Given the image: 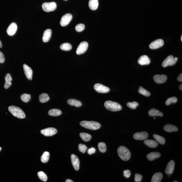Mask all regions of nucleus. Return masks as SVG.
I'll return each mask as SVG.
<instances>
[{"mask_svg": "<svg viewBox=\"0 0 182 182\" xmlns=\"http://www.w3.org/2000/svg\"><path fill=\"white\" fill-rule=\"evenodd\" d=\"M150 60L147 55H143L141 56L138 60V63L141 65H148L150 64Z\"/></svg>", "mask_w": 182, "mask_h": 182, "instance_id": "a211bd4d", "label": "nucleus"}, {"mask_svg": "<svg viewBox=\"0 0 182 182\" xmlns=\"http://www.w3.org/2000/svg\"><path fill=\"white\" fill-rule=\"evenodd\" d=\"M164 130L165 131L171 133L177 131L178 130V128L175 125L171 124H167L164 126Z\"/></svg>", "mask_w": 182, "mask_h": 182, "instance_id": "412c9836", "label": "nucleus"}, {"mask_svg": "<svg viewBox=\"0 0 182 182\" xmlns=\"http://www.w3.org/2000/svg\"><path fill=\"white\" fill-rule=\"evenodd\" d=\"M2 148H1V147H0V151H1V150H2Z\"/></svg>", "mask_w": 182, "mask_h": 182, "instance_id": "3c124183", "label": "nucleus"}, {"mask_svg": "<svg viewBox=\"0 0 182 182\" xmlns=\"http://www.w3.org/2000/svg\"><path fill=\"white\" fill-rule=\"evenodd\" d=\"M71 159L72 165L74 169L76 171H78L80 168V161L77 156L74 154L71 156Z\"/></svg>", "mask_w": 182, "mask_h": 182, "instance_id": "2eb2a0df", "label": "nucleus"}, {"mask_svg": "<svg viewBox=\"0 0 182 182\" xmlns=\"http://www.w3.org/2000/svg\"><path fill=\"white\" fill-rule=\"evenodd\" d=\"M42 7L44 11L49 12L55 10L57 7V5L54 2L45 3L42 4Z\"/></svg>", "mask_w": 182, "mask_h": 182, "instance_id": "423d86ee", "label": "nucleus"}, {"mask_svg": "<svg viewBox=\"0 0 182 182\" xmlns=\"http://www.w3.org/2000/svg\"><path fill=\"white\" fill-rule=\"evenodd\" d=\"M88 46V44L87 42H81L76 50V54L79 55L84 54L87 51Z\"/></svg>", "mask_w": 182, "mask_h": 182, "instance_id": "0eeeda50", "label": "nucleus"}, {"mask_svg": "<svg viewBox=\"0 0 182 182\" xmlns=\"http://www.w3.org/2000/svg\"><path fill=\"white\" fill-rule=\"evenodd\" d=\"M144 144L150 148H155L158 146V143L156 141L151 140H147L144 141Z\"/></svg>", "mask_w": 182, "mask_h": 182, "instance_id": "b1692460", "label": "nucleus"}, {"mask_svg": "<svg viewBox=\"0 0 182 182\" xmlns=\"http://www.w3.org/2000/svg\"><path fill=\"white\" fill-rule=\"evenodd\" d=\"M148 114L151 116H163V113L155 109V108L152 109L148 112Z\"/></svg>", "mask_w": 182, "mask_h": 182, "instance_id": "a878e982", "label": "nucleus"}, {"mask_svg": "<svg viewBox=\"0 0 182 182\" xmlns=\"http://www.w3.org/2000/svg\"><path fill=\"white\" fill-rule=\"evenodd\" d=\"M3 45H2V42H1V41L0 40V48H2Z\"/></svg>", "mask_w": 182, "mask_h": 182, "instance_id": "8fccbe9b", "label": "nucleus"}, {"mask_svg": "<svg viewBox=\"0 0 182 182\" xmlns=\"http://www.w3.org/2000/svg\"><path fill=\"white\" fill-rule=\"evenodd\" d=\"M5 83L4 85V88L5 89L9 88L12 85L11 81L12 78L11 74L9 73L6 74L5 77Z\"/></svg>", "mask_w": 182, "mask_h": 182, "instance_id": "aec40b11", "label": "nucleus"}, {"mask_svg": "<svg viewBox=\"0 0 182 182\" xmlns=\"http://www.w3.org/2000/svg\"><path fill=\"white\" fill-rule=\"evenodd\" d=\"M67 103L70 105L79 107L82 106V104L80 101L74 99H71L67 101Z\"/></svg>", "mask_w": 182, "mask_h": 182, "instance_id": "bb28decb", "label": "nucleus"}, {"mask_svg": "<svg viewBox=\"0 0 182 182\" xmlns=\"http://www.w3.org/2000/svg\"><path fill=\"white\" fill-rule=\"evenodd\" d=\"M94 88L96 92L100 93L105 94L108 93L110 90L109 88L100 84H95L94 85Z\"/></svg>", "mask_w": 182, "mask_h": 182, "instance_id": "1a4fd4ad", "label": "nucleus"}, {"mask_svg": "<svg viewBox=\"0 0 182 182\" xmlns=\"http://www.w3.org/2000/svg\"><path fill=\"white\" fill-rule=\"evenodd\" d=\"M161 156L160 153L159 152H152L147 155V157L149 160L153 161L156 158H159Z\"/></svg>", "mask_w": 182, "mask_h": 182, "instance_id": "4be33fe9", "label": "nucleus"}, {"mask_svg": "<svg viewBox=\"0 0 182 182\" xmlns=\"http://www.w3.org/2000/svg\"><path fill=\"white\" fill-rule=\"evenodd\" d=\"M50 154L48 152H44L41 157V161L43 163H46L49 159Z\"/></svg>", "mask_w": 182, "mask_h": 182, "instance_id": "7c9ffc66", "label": "nucleus"}, {"mask_svg": "<svg viewBox=\"0 0 182 182\" xmlns=\"http://www.w3.org/2000/svg\"><path fill=\"white\" fill-rule=\"evenodd\" d=\"M118 154L120 158L123 161H127L130 158L131 153L129 150L124 146H120L117 149Z\"/></svg>", "mask_w": 182, "mask_h": 182, "instance_id": "f257e3e1", "label": "nucleus"}, {"mask_svg": "<svg viewBox=\"0 0 182 182\" xmlns=\"http://www.w3.org/2000/svg\"><path fill=\"white\" fill-rule=\"evenodd\" d=\"M85 28V25L84 24L80 23V24H78L76 25V27H75V29H76L77 32H80L84 31Z\"/></svg>", "mask_w": 182, "mask_h": 182, "instance_id": "ea45409f", "label": "nucleus"}, {"mask_svg": "<svg viewBox=\"0 0 182 182\" xmlns=\"http://www.w3.org/2000/svg\"><path fill=\"white\" fill-rule=\"evenodd\" d=\"M181 41H182V35L181 36Z\"/></svg>", "mask_w": 182, "mask_h": 182, "instance_id": "603ef678", "label": "nucleus"}, {"mask_svg": "<svg viewBox=\"0 0 182 182\" xmlns=\"http://www.w3.org/2000/svg\"><path fill=\"white\" fill-rule=\"evenodd\" d=\"M138 92L140 94H142L144 96H147V97H148L150 95V93L142 86L140 87Z\"/></svg>", "mask_w": 182, "mask_h": 182, "instance_id": "473e14b6", "label": "nucleus"}, {"mask_svg": "<svg viewBox=\"0 0 182 182\" xmlns=\"http://www.w3.org/2000/svg\"><path fill=\"white\" fill-rule=\"evenodd\" d=\"M80 124L81 126L84 128L93 130H98L101 127V124L98 122L95 121H82L80 123Z\"/></svg>", "mask_w": 182, "mask_h": 182, "instance_id": "f03ea898", "label": "nucleus"}, {"mask_svg": "<svg viewBox=\"0 0 182 182\" xmlns=\"http://www.w3.org/2000/svg\"><path fill=\"white\" fill-rule=\"evenodd\" d=\"M164 41L162 39H159L152 42L149 45L150 48L152 49H157L163 46Z\"/></svg>", "mask_w": 182, "mask_h": 182, "instance_id": "f8f14e48", "label": "nucleus"}, {"mask_svg": "<svg viewBox=\"0 0 182 182\" xmlns=\"http://www.w3.org/2000/svg\"><path fill=\"white\" fill-rule=\"evenodd\" d=\"M87 146L84 144H80L79 145L78 149L80 152L81 153H85L87 149Z\"/></svg>", "mask_w": 182, "mask_h": 182, "instance_id": "a19ab883", "label": "nucleus"}, {"mask_svg": "<svg viewBox=\"0 0 182 182\" xmlns=\"http://www.w3.org/2000/svg\"><path fill=\"white\" fill-rule=\"evenodd\" d=\"M153 137L156 140V141L160 144H164L165 143V140L164 138L156 134L153 135Z\"/></svg>", "mask_w": 182, "mask_h": 182, "instance_id": "72a5a7b5", "label": "nucleus"}, {"mask_svg": "<svg viewBox=\"0 0 182 182\" xmlns=\"http://www.w3.org/2000/svg\"><path fill=\"white\" fill-rule=\"evenodd\" d=\"M73 18V16L72 14L67 13L65 14L63 16L61 19L60 24L62 26H67L70 23Z\"/></svg>", "mask_w": 182, "mask_h": 182, "instance_id": "6e6552de", "label": "nucleus"}, {"mask_svg": "<svg viewBox=\"0 0 182 182\" xmlns=\"http://www.w3.org/2000/svg\"><path fill=\"white\" fill-rule=\"evenodd\" d=\"M52 35V30L48 29L44 31L43 34V42L46 43L49 41Z\"/></svg>", "mask_w": 182, "mask_h": 182, "instance_id": "6ab92c4d", "label": "nucleus"}, {"mask_svg": "<svg viewBox=\"0 0 182 182\" xmlns=\"http://www.w3.org/2000/svg\"><path fill=\"white\" fill-rule=\"evenodd\" d=\"M5 59L4 54L0 51V63H3L5 62Z\"/></svg>", "mask_w": 182, "mask_h": 182, "instance_id": "c03bdc74", "label": "nucleus"}, {"mask_svg": "<svg viewBox=\"0 0 182 182\" xmlns=\"http://www.w3.org/2000/svg\"><path fill=\"white\" fill-rule=\"evenodd\" d=\"M138 103L136 102H128L127 103V106L131 109H135L136 107L138 106Z\"/></svg>", "mask_w": 182, "mask_h": 182, "instance_id": "58836bf2", "label": "nucleus"}, {"mask_svg": "<svg viewBox=\"0 0 182 182\" xmlns=\"http://www.w3.org/2000/svg\"><path fill=\"white\" fill-rule=\"evenodd\" d=\"M21 99L22 101L25 103L28 102L31 99V95L29 94H24L21 96Z\"/></svg>", "mask_w": 182, "mask_h": 182, "instance_id": "c9c22d12", "label": "nucleus"}, {"mask_svg": "<svg viewBox=\"0 0 182 182\" xmlns=\"http://www.w3.org/2000/svg\"><path fill=\"white\" fill-rule=\"evenodd\" d=\"M154 119H156V118L155 117H154Z\"/></svg>", "mask_w": 182, "mask_h": 182, "instance_id": "864d4df0", "label": "nucleus"}, {"mask_svg": "<svg viewBox=\"0 0 182 182\" xmlns=\"http://www.w3.org/2000/svg\"><path fill=\"white\" fill-rule=\"evenodd\" d=\"M39 99L41 103H45L49 100L50 97L47 94L42 93L39 96Z\"/></svg>", "mask_w": 182, "mask_h": 182, "instance_id": "cd10ccee", "label": "nucleus"}, {"mask_svg": "<svg viewBox=\"0 0 182 182\" xmlns=\"http://www.w3.org/2000/svg\"><path fill=\"white\" fill-rule=\"evenodd\" d=\"M65 1H67V0H65Z\"/></svg>", "mask_w": 182, "mask_h": 182, "instance_id": "6e6d98bb", "label": "nucleus"}, {"mask_svg": "<svg viewBox=\"0 0 182 182\" xmlns=\"http://www.w3.org/2000/svg\"><path fill=\"white\" fill-rule=\"evenodd\" d=\"M178 182V181H174V182Z\"/></svg>", "mask_w": 182, "mask_h": 182, "instance_id": "5fc2aeb1", "label": "nucleus"}, {"mask_svg": "<svg viewBox=\"0 0 182 182\" xmlns=\"http://www.w3.org/2000/svg\"><path fill=\"white\" fill-rule=\"evenodd\" d=\"M177 80L179 82H182V74H180L179 76L177 78Z\"/></svg>", "mask_w": 182, "mask_h": 182, "instance_id": "49530a36", "label": "nucleus"}, {"mask_svg": "<svg viewBox=\"0 0 182 182\" xmlns=\"http://www.w3.org/2000/svg\"><path fill=\"white\" fill-rule=\"evenodd\" d=\"M178 60V58L174 57L173 55H169L163 61L162 65L164 67H167L169 66H173L175 65Z\"/></svg>", "mask_w": 182, "mask_h": 182, "instance_id": "39448f33", "label": "nucleus"}, {"mask_svg": "<svg viewBox=\"0 0 182 182\" xmlns=\"http://www.w3.org/2000/svg\"><path fill=\"white\" fill-rule=\"evenodd\" d=\"M178 101L177 98L176 97H172L168 98L166 100L165 104L167 106L170 105L172 103H175Z\"/></svg>", "mask_w": 182, "mask_h": 182, "instance_id": "4c0bfd02", "label": "nucleus"}, {"mask_svg": "<svg viewBox=\"0 0 182 182\" xmlns=\"http://www.w3.org/2000/svg\"><path fill=\"white\" fill-rule=\"evenodd\" d=\"M39 178L43 181H46L47 180L48 177L46 174L43 171H40L37 173Z\"/></svg>", "mask_w": 182, "mask_h": 182, "instance_id": "f704fd0d", "label": "nucleus"}, {"mask_svg": "<svg viewBox=\"0 0 182 182\" xmlns=\"http://www.w3.org/2000/svg\"><path fill=\"white\" fill-rule=\"evenodd\" d=\"M104 106L107 109L111 111H118L122 109V106L120 104L111 101H107L105 102Z\"/></svg>", "mask_w": 182, "mask_h": 182, "instance_id": "20e7f679", "label": "nucleus"}, {"mask_svg": "<svg viewBox=\"0 0 182 182\" xmlns=\"http://www.w3.org/2000/svg\"><path fill=\"white\" fill-rule=\"evenodd\" d=\"M9 111L12 115L19 119H23L26 117L25 113L20 108L14 106L9 107Z\"/></svg>", "mask_w": 182, "mask_h": 182, "instance_id": "7ed1b4c3", "label": "nucleus"}, {"mask_svg": "<svg viewBox=\"0 0 182 182\" xmlns=\"http://www.w3.org/2000/svg\"><path fill=\"white\" fill-rule=\"evenodd\" d=\"M72 45L70 43H63L60 46L61 49L65 51L70 50L72 49Z\"/></svg>", "mask_w": 182, "mask_h": 182, "instance_id": "2f4dec72", "label": "nucleus"}, {"mask_svg": "<svg viewBox=\"0 0 182 182\" xmlns=\"http://www.w3.org/2000/svg\"><path fill=\"white\" fill-rule=\"evenodd\" d=\"M143 176L139 174H136L135 175V181L136 182H140L141 181Z\"/></svg>", "mask_w": 182, "mask_h": 182, "instance_id": "79ce46f5", "label": "nucleus"}, {"mask_svg": "<svg viewBox=\"0 0 182 182\" xmlns=\"http://www.w3.org/2000/svg\"><path fill=\"white\" fill-rule=\"evenodd\" d=\"M66 182H73V181L71 180L70 179H67L66 180V181H65Z\"/></svg>", "mask_w": 182, "mask_h": 182, "instance_id": "de8ad7c7", "label": "nucleus"}, {"mask_svg": "<svg viewBox=\"0 0 182 182\" xmlns=\"http://www.w3.org/2000/svg\"><path fill=\"white\" fill-rule=\"evenodd\" d=\"M80 136L82 140L85 142H88L92 139L91 135L87 133H81L80 134Z\"/></svg>", "mask_w": 182, "mask_h": 182, "instance_id": "c756f323", "label": "nucleus"}, {"mask_svg": "<svg viewBox=\"0 0 182 182\" xmlns=\"http://www.w3.org/2000/svg\"><path fill=\"white\" fill-rule=\"evenodd\" d=\"M98 148L100 151L102 153H105L107 150L106 145L105 143L100 142L98 145Z\"/></svg>", "mask_w": 182, "mask_h": 182, "instance_id": "e433bc0d", "label": "nucleus"}, {"mask_svg": "<svg viewBox=\"0 0 182 182\" xmlns=\"http://www.w3.org/2000/svg\"><path fill=\"white\" fill-rule=\"evenodd\" d=\"M163 175L161 173L158 172L154 174L152 177L151 182H160L162 179Z\"/></svg>", "mask_w": 182, "mask_h": 182, "instance_id": "393cba45", "label": "nucleus"}, {"mask_svg": "<svg viewBox=\"0 0 182 182\" xmlns=\"http://www.w3.org/2000/svg\"><path fill=\"white\" fill-rule=\"evenodd\" d=\"M23 69L25 76L28 79L31 80L33 78V71L32 69L26 64H24L23 65Z\"/></svg>", "mask_w": 182, "mask_h": 182, "instance_id": "4468645a", "label": "nucleus"}, {"mask_svg": "<svg viewBox=\"0 0 182 182\" xmlns=\"http://www.w3.org/2000/svg\"><path fill=\"white\" fill-rule=\"evenodd\" d=\"M175 162L174 161L171 160L169 162L167 165L165 170L166 174L172 175L173 172L175 169Z\"/></svg>", "mask_w": 182, "mask_h": 182, "instance_id": "f3484780", "label": "nucleus"}, {"mask_svg": "<svg viewBox=\"0 0 182 182\" xmlns=\"http://www.w3.org/2000/svg\"><path fill=\"white\" fill-rule=\"evenodd\" d=\"M179 89H180V90H182V84H181V85H180V86H179Z\"/></svg>", "mask_w": 182, "mask_h": 182, "instance_id": "09e8293b", "label": "nucleus"}, {"mask_svg": "<svg viewBox=\"0 0 182 182\" xmlns=\"http://www.w3.org/2000/svg\"><path fill=\"white\" fill-rule=\"evenodd\" d=\"M154 81L158 84H162L165 83L167 79V77L165 75H156L154 77Z\"/></svg>", "mask_w": 182, "mask_h": 182, "instance_id": "dca6fc26", "label": "nucleus"}, {"mask_svg": "<svg viewBox=\"0 0 182 182\" xmlns=\"http://www.w3.org/2000/svg\"><path fill=\"white\" fill-rule=\"evenodd\" d=\"M62 112L60 110L58 109H51L48 112V114L50 116H59L62 114Z\"/></svg>", "mask_w": 182, "mask_h": 182, "instance_id": "c85d7f7f", "label": "nucleus"}, {"mask_svg": "<svg viewBox=\"0 0 182 182\" xmlns=\"http://www.w3.org/2000/svg\"><path fill=\"white\" fill-rule=\"evenodd\" d=\"M148 133L146 132H142L135 133L133 135L134 139L136 140H145L148 138Z\"/></svg>", "mask_w": 182, "mask_h": 182, "instance_id": "9b49d317", "label": "nucleus"}, {"mask_svg": "<svg viewBox=\"0 0 182 182\" xmlns=\"http://www.w3.org/2000/svg\"><path fill=\"white\" fill-rule=\"evenodd\" d=\"M131 175V171L128 170H126L124 171V175L126 178H129Z\"/></svg>", "mask_w": 182, "mask_h": 182, "instance_id": "37998d69", "label": "nucleus"}, {"mask_svg": "<svg viewBox=\"0 0 182 182\" xmlns=\"http://www.w3.org/2000/svg\"><path fill=\"white\" fill-rule=\"evenodd\" d=\"M88 5L91 10H95L98 7V0H89Z\"/></svg>", "mask_w": 182, "mask_h": 182, "instance_id": "5701e85b", "label": "nucleus"}, {"mask_svg": "<svg viewBox=\"0 0 182 182\" xmlns=\"http://www.w3.org/2000/svg\"><path fill=\"white\" fill-rule=\"evenodd\" d=\"M95 151H96V150H95V148H94V147H92V148L89 149L88 150L87 153L89 155H91L92 154H94L95 153Z\"/></svg>", "mask_w": 182, "mask_h": 182, "instance_id": "a18cd8bd", "label": "nucleus"}, {"mask_svg": "<svg viewBox=\"0 0 182 182\" xmlns=\"http://www.w3.org/2000/svg\"><path fill=\"white\" fill-rule=\"evenodd\" d=\"M17 30V25L15 23L13 22L11 23L7 28L6 32L9 35L12 36L15 34Z\"/></svg>", "mask_w": 182, "mask_h": 182, "instance_id": "ddd939ff", "label": "nucleus"}, {"mask_svg": "<svg viewBox=\"0 0 182 182\" xmlns=\"http://www.w3.org/2000/svg\"><path fill=\"white\" fill-rule=\"evenodd\" d=\"M57 132V130L53 127H49L42 130L41 131L42 134L46 136H52L56 134Z\"/></svg>", "mask_w": 182, "mask_h": 182, "instance_id": "9d476101", "label": "nucleus"}]
</instances>
